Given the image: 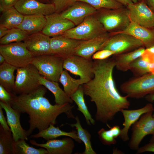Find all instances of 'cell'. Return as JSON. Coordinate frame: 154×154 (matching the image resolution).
<instances>
[{
  "label": "cell",
  "mask_w": 154,
  "mask_h": 154,
  "mask_svg": "<svg viewBox=\"0 0 154 154\" xmlns=\"http://www.w3.org/2000/svg\"><path fill=\"white\" fill-rule=\"evenodd\" d=\"M116 1L122 4L124 6L126 7L129 4L133 3L131 0H115Z\"/></svg>",
  "instance_id": "45"
},
{
  "label": "cell",
  "mask_w": 154,
  "mask_h": 154,
  "mask_svg": "<svg viewBox=\"0 0 154 154\" xmlns=\"http://www.w3.org/2000/svg\"><path fill=\"white\" fill-rule=\"evenodd\" d=\"M24 139L15 141V154H48L47 150L41 147L37 149L30 146Z\"/></svg>",
  "instance_id": "35"
},
{
  "label": "cell",
  "mask_w": 154,
  "mask_h": 154,
  "mask_svg": "<svg viewBox=\"0 0 154 154\" xmlns=\"http://www.w3.org/2000/svg\"><path fill=\"white\" fill-rule=\"evenodd\" d=\"M82 40L60 35L50 38V50L52 55L64 59L74 55L76 49Z\"/></svg>",
  "instance_id": "13"
},
{
  "label": "cell",
  "mask_w": 154,
  "mask_h": 154,
  "mask_svg": "<svg viewBox=\"0 0 154 154\" xmlns=\"http://www.w3.org/2000/svg\"><path fill=\"white\" fill-rule=\"evenodd\" d=\"M3 109L2 107L0 106V125L4 130L10 131H11L10 129L8 124L7 121H6L3 114Z\"/></svg>",
  "instance_id": "43"
},
{
  "label": "cell",
  "mask_w": 154,
  "mask_h": 154,
  "mask_svg": "<svg viewBox=\"0 0 154 154\" xmlns=\"http://www.w3.org/2000/svg\"><path fill=\"white\" fill-rule=\"evenodd\" d=\"M5 62V60L3 56L0 54V64H2Z\"/></svg>",
  "instance_id": "49"
},
{
  "label": "cell",
  "mask_w": 154,
  "mask_h": 154,
  "mask_svg": "<svg viewBox=\"0 0 154 154\" xmlns=\"http://www.w3.org/2000/svg\"><path fill=\"white\" fill-rule=\"evenodd\" d=\"M18 68L6 61L0 66V85L8 91L15 94L14 72Z\"/></svg>",
  "instance_id": "27"
},
{
  "label": "cell",
  "mask_w": 154,
  "mask_h": 154,
  "mask_svg": "<svg viewBox=\"0 0 154 154\" xmlns=\"http://www.w3.org/2000/svg\"><path fill=\"white\" fill-rule=\"evenodd\" d=\"M110 34L102 49L112 51L115 54L126 53L144 46L141 41L130 35L123 33Z\"/></svg>",
  "instance_id": "11"
},
{
  "label": "cell",
  "mask_w": 154,
  "mask_h": 154,
  "mask_svg": "<svg viewBox=\"0 0 154 154\" xmlns=\"http://www.w3.org/2000/svg\"><path fill=\"white\" fill-rule=\"evenodd\" d=\"M63 62L64 59L54 55H44L33 57L31 64L46 79L58 82L63 70Z\"/></svg>",
  "instance_id": "6"
},
{
  "label": "cell",
  "mask_w": 154,
  "mask_h": 154,
  "mask_svg": "<svg viewBox=\"0 0 154 154\" xmlns=\"http://www.w3.org/2000/svg\"><path fill=\"white\" fill-rule=\"evenodd\" d=\"M15 95V94L8 91L4 87L0 85V100L1 101L6 104L11 105L13 97Z\"/></svg>",
  "instance_id": "40"
},
{
  "label": "cell",
  "mask_w": 154,
  "mask_h": 154,
  "mask_svg": "<svg viewBox=\"0 0 154 154\" xmlns=\"http://www.w3.org/2000/svg\"><path fill=\"white\" fill-rule=\"evenodd\" d=\"M76 123L70 124L72 127H75L77 130L78 135L82 141L85 145V149L83 154H96V153L93 149L90 141L91 135L88 131L83 128L80 123V121L78 116L75 117Z\"/></svg>",
  "instance_id": "32"
},
{
  "label": "cell",
  "mask_w": 154,
  "mask_h": 154,
  "mask_svg": "<svg viewBox=\"0 0 154 154\" xmlns=\"http://www.w3.org/2000/svg\"><path fill=\"white\" fill-rule=\"evenodd\" d=\"M153 112L143 114L132 125V134L128 144L131 149L137 151L145 136L154 134V117L153 116Z\"/></svg>",
  "instance_id": "10"
},
{
  "label": "cell",
  "mask_w": 154,
  "mask_h": 154,
  "mask_svg": "<svg viewBox=\"0 0 154 154\" xmlns=\"http://www.w3.org/2000/svg\"><path fill=\"white\" fill-rule=\"evenodd\" d=\"M50 38L42 32H39L29 35L23 42L33 57L52 54L50 50Z\"/></svg>",
  "instance_id": "15"
},
{
  "label": "cell",
  "mask_w": 154,
  "mask_h": 154,
  "mask_svg": "<svg viewBox=\"0 0 154 154\" xmlns=\"http://www.w3.org/2000/svg\"><path fill=\"white\" fill-rule=\"evenodd\" d=\"M67 71L66 70H63L61 74L59 82L62 85L64 92L70 98L82 83L80 79H76L72 78Z\"/></svg>",
  "instance_id": "31"
},
{
  "label": "cell",
  "mask_w": 154,
  "mask_h": 154,
  "mask_svg": "<svg viewBox=\"0 0 154 154\" xmlns=\"http://www.w3.org/2000/svg\"><path fill=\"white\" fill-rule=\"evenodd\" d=\"M118 33H125L134 37L141 41L146 48L154 45V28H147L131 22L124 30Z\"/></svg>",
  "instance_id": "22"
},
{
  "label": "cell",
  "mask_w": 154,
  "mask_h": 154,
  "mask_svg": "<svg viewBox=\"0 0 154 154\" xmlns=\"http://www.w3.org/2000/svg\"><path fill=\"white\" fill-rule=\"evenodd\" d=\"M94 62L93 78L81 85L84 95L89 96L96 105V120L107 125L118 112L128 109L130 102L128 96H122L116 86L113 77L115 62L113 57L94 60Z\"/></svg>",
  "instance_id": "1"
},
{
  "label": "cell",
  "mask_w": 154,
  "mask_h": 154,
  "mask_svg": "<svg viewBox=\"0 0 154 154\" xmlns=\"http://www.w3.org/2000/svg\"><path fill=\"white\" fill-rule=\"evenodd\" d=\"M133 3H136L138 1L140 0H131Z\"/></svg>",
  "instance_id": "51"
},
{
  "label": "cell",
  "mask_w": 154,
  "mask_h": 154,
  "mask_svg": "<svg viewBox=\"0 0 154 154\" xmlns=\"http://www.w3.org/2000/svg\"><path fill=\"white\" fill-rule=\"evenodd\" d=\"M39 82L41 86H44L53 94L55 104L62 105L73 103L70 98L60 88L58 82L48 80L41 75L39 78Z\"/></svg>",
  "instance_id": "26"
},
{
  "label": "cell",
  "mask_w": 154,
  "mask_h": 154,
  "mask_svg": "<svg viewBox=\"0 0 154 154\" xmlns=\"http://www.w3.org/2000/svg\"><path fill=\"white\" fill-rule=\"evenodd\" d=\"M111 35L110 33L107 32L91 39L82 40L76 49L74 54L91 59L94 53L102 49Z\"/></svg>",
  "instance_id": "19"
},
{
  "label": "cell",
  "mask_w": 154,
  "mask_h": 154,
  "mask_svg": "<svg viewBox=\"0 0 154 154\" xmlns=\"http://www.w3.org/2000/svg\"><path fill=\"white\" fill-rule=\"evenodd\" d=\"M120 89L128 98L137 99L154 94V74L132 78L122 84Z\"/></svg>",
  "instance_id": "4"
},
{
  "label": "cell",
  "mask_w": 154,
  "mask_h": 154,
  "mask_svg": "<svg viewBox=\"0 0 154 154\" xmlns=\"http://www.w3.org/2000/svg\"><path fill=\"white\" fill-rule=\"evenodd\" d=\"M10 29L0 25V38L6 35Z\"/></svg>",
  "instance_id": "44"
},
{
  "label": "cell",
  "mask_w": 154,
  "mask_h": 154,
  "mask_svg": "<svg viewBox=\"0 0 154 154\" xmlns=\"http://www.w3.org/2000/svg\"><path fill=\"white\" fill-rule=\"evenodd\" d=\"M0 106L5 111L6 115L7 121L10 127L12 136L15 141L19 139L28 140L27 131L22 127L20 123L21 113L13 108L10 104L0 101Z\"/></svg>",
  "instance_id": "18"
},
{
  "label": "cell",
  "mask_w": 154,
  "mask_h": 154,
  "mask_svg": "<svg viewBox=\"0 0 154 154\" xmlns=\"http://www.w3.org/2000/svg\"><path fill=\"white\" fill-rule=\"evenodd\" d=\"M84 95L81 85L79 86L76 91L70 97V98L78 106L77 110L82 113L88 125H94L95 121L92 118L86 105L84 98Z\"/></svg>",
  "instance_id": "29"
},
{
  "label": "cell",
  "mask_w": 154,
  "mask_h": 154,
  "mask_svg": "<svg viewBox=\"0 0 154 154\" xmlns=\"http://www.w3.org/2000/svg\"><path fill=\"white\" fill-rule=\"evenodd\" d=\"M126 7L131 22L147 28H154V13L146 0H140Z\"/></svg>",
  "instance_id": "12"
},
{
  "label": "cell",
  "mask_w": 154,
  "mask_h": 154,
  "mask_svg": "<svg viewBox=\"0 0 154 154\" xmlns=\"http://www.w3.org/2000/svg\"><path fill=\"white\" fill-rule=\"evenodd\" d=\"M19 0H0V10H4L13 7Z\"/></svg>",
  "instance_id": "41"
},
{
  "label": "cell",
  "mask_w": 154,
  "mask_h": 154,
  "mask_svg": "<svg viewBox=\"0 0 154 154\" xmlns=\"http://www.w3.org/2000/svg\"><path fill=\"white\" fill-rule=\"evenodd\" d=\"M0 54L3 56L6 62L18 68L31 64L33 58L22 42L0 45Z\"/></svg>",
  "instance_id": "8"
},
{
  "label": "cell",
  "mask_w": 154,
  "mask_h": 154,
  "mask_svg": "<svg viewBox=\"0 0 154 154\" xmlns=\"http://www.w3.org/2000/svg\"><path fill=\"white\" fill-rule=\"evenodd\" d=\"M145 50L142 46L132 51L113 56L115 67L120 71L125 72L129 70L131 64L135 60L141 56Z\"/></svg>",
  "instance_id": "24"
},
{
  "label": "cell",
  "mask_w": 154,
  "mask_h": 154,
  "mask_svg": "<svg viewBox=\"0 0 154 154\" xmlns=\"http://www.w3.org/2000/svg\"><path fill=\"white\" fill-rule=\"evenodd\" d=\"M76 1V0H53L55 12H62Z\"/></svg>",
  "instance_id": "38"
},
{
  "label": "cell",
  "mask_w": 154,
  "mask_h": 154,
  "mask_svg": "<svg viewBox=\"0 0 154 154\" xmlns=\"http://www.w3.org/2000/svg\"><path fill=\"white\" fill-rule=\"evenodd\" d=\"M97 11L89 4L77 1L60 14L62 17L70 21L76 26L82 23L87 17L95 15Z\"/></svg>",
  "instance_id": "16"
},
{
  "label": "cell",
  "mask_w": 154,
  "mask_h": 154,
  "mask_svg": "<svg viewBox=\"0 0 154 154\" xmlns=\"http://www.w3.org/2000/svg\"><path fill=\"white\" fill-rule=\"evenodd\" d=\"M29 35L26 32L17 28L9 30L8 33L0 38L1 45H6L11 43L24 41Z\"/></svg>",
  "instance_id": "34"
},
{
  "label": "cell",
  "mask_w": 154,
  "mask_h": 154,
  "mask_svg": "<svg viewBox=\"0 0 154 154\" xmlns=\"http://www.w3.org/2000/svg\"><path fill=\"white\" fill-rule=\"evenodd\" d=\"M129 70L132 72L134 77L140 76L151 73L147 62L142 56L131 64Z\"/></svg>",
  "instance_id": "37"
},
{
  "label": "cell",
  "mask_w": 154,
  "mask_h": 154,
  "mask_svg": "<svg viewBox=\"0 0 154 154\" xmlns=\"http://www.w3.org/2000/svg\"><path fill=\"white\" fill-rule=\"evenodd\" d=\"M46 22L45 16L42 15H25L22 21L17 28L26 32L29 35L42 31Z\"/></svg>",
  "instance_id": "23"
},
{
  "label": "cell",
  "mask_w": 154,
  "mask_h": 154,
  "mask_svg": "<svg viewBox=\"0 0 154 154\" xmlns=\"http://www.w3.org/2000/svg\"><path fill=\"white\" fill-rule=\"evenodd\" d=\"M147 4L154 13V0H146Z\"/></svg>",
  "instance_id": "46"
},
{
  "label": "cell",
  "mask_w": 154,
  "mask_h": 154,
  "mask_svg": "<svg viewBox=\"0 0 154 154\" xmlns=\"http://www.w3.org/2000/svg\"><path fill=\"white\" fill-rule=\"evenodd\" d=\"M96 13L105 30L111 34L123 31L131 22L125 7L114 9H101L97 10Z\"/></svg>",
  "instance_id": "3"
},
{
  "label": "cell",
  "mask_w": 154,
  "mask_h": 154,
  "mask_svg": "<svg viewBox=\"0 0 154 154\" xmlns=\"http://www.w3.org/2000/svg\"><path fill=\"white\" fill-rule=\"evenodd\" d=\"M146 152L154 153V142H149L145 145L139 147L137 151L136 154H140Z\"/></svg>",
  "instance_id": "42"
},
{
  "label": "cell",
  "mask_w": 154,
  "mask_h": 154,
  "mask_svg": "<svg viewBox=\"0 0 154 154\" xmlns=\"http://www.w3.org/2000/svg\"><path fill=\"white\" fill-rule=\"evenodd\" d=\"M15 143L11 131L5 130L0 125V154H15Z\"/></svg>",
  "instance_id": "30"
},
{
  "label": "cell",
  "mask_w": 154,
  "mask_h": 154,
  "mask_svg": "<svg viewBox=\"0 0 154 154\" xmlns=\"http://www.w3.org/2000/svg\"><path fill=\"white\" fill-rule=\"evenodd\" d=\"M153 54V56H154V54Z\"/></svg>",
  "instance_id": "52"
},
{
  "label": "cell",
  "mask_w": 154,
  "mask_h": 154,
  "mask_svg": "<svg viewBox=\"0 0 154 154\" xmlns=\"http://www.w3.org/2000/svg\"><path fill=\"white\" fill-rule=\"evenodd\" d=\"M86 3L97 10L101 9H114L125 7L115 0H76Z\"/></svg>",
  "instance_id": "36"
},
{
  "label": "cell",
  "mask_w": 154,
  "mask_h": 154,
  "mask_svg": "<svg viewBox=\"0 0 154 154\" xmlns=\"http://www.w3.org/2000/svg\"><path fill=\"white\" fill-rule=\"evenodd\" d=\"M46 89L41 86L30 94L15 95L11 101V105L13 108L29 116L28 136L35 129L39 131L47 128L50 124H55L57 117L62 113H65L68 118H75L72 112L74 106L70 103L51 104L44 97Z\"/></svg>",
  "instance_id": "2"
},
{
  "label": "cell",
  "mask_w": 154,
  "mask_h": 154,
  "mask_svg": "<svg viewBox=\"0 0 154 154\" xmlns=\"http://www.w3.org/2000/svg\"><path fill=\"white\" fill-rule=\"evenodd\" d=\"M14 7L24 15H40L45 16L55 12L53 3H44L37 0H19Z\"/></svg>",
  "instance_id": "17"
},
{
  "label": "cell",
  "mask_w": 154,
  "mask_h": 154,
  "mask_svg": "<svg viewBox=\"0 0 154 154\" xmlns=\"http://www.w3.org/2000/svg\"></svg>",
  "instance_id": "53"
},
{
  "label": "cell",
  "mask_w": 154,
  "mask_h": 154,
  "mask_svg": "<svg viewBox=\"0 0 154 154\" xmlns=\"http://www.w3.org/2000/svg\"><path fill=\"white\" fill-rule=\"evenodd\" d=\"M72 138L66 137L61 139L47 140L45 143H39L33 140L30 142L32 145L45 149L48 154H71L74 147V143Z\"/></svg>",
  "instance_id": "21"
},
{
  "label": "cell",
  "mask_w": 154,
  "mask_h": 154,
  "mask_svg": "<svg viewBox=\"0 0 154 154\" xmlns=\"http://www.w3.org/2000/svg\"><path fill=\"white\" fill-rule=\"evenodd\" d=\"M0 17V25L11 29L17 28L22 21L24 15L14 7L2 11Z\"/></svg>",
  "instance_id": "28"
},
{
  "label": "cell",
  "mask_w": 154,
  "mask_h": 154,
  "mask_svg": "<svg viewBox=\"0 0 154 154\" xmlns=\"http://www.w3.org/2000/svg\"><path fill=\"white\" fill-rule=\"evenodd\" d=\"M149 142H154V134L152 135V136Z\"/></svg>",
  "instance_id": "50"
},
{
  "label": "cell",
  "mask_w": 154,
  "mask_h": 154,
  "mask_svg": "<svg viewBox=\"0 0 154 154\" xmlns=\"http://www.w3.org/2000/svg\"><path fill=\"white\" fill-rule=\"evenodd\" d=\"M45 17L46 22L42 32L50 37L62 35L75 26L71 21L62 17L60 13L55 12Z\"/></svg>",
  "instance_id": "14"
},
{
  "label": "cell",
  "mask_w": 154,
  "mask_h": 154,
  "mask_svg": "<svg viewBox=\"0 0 154 154\" xmlns=\"http://www.w3.org/2000/svg\"><path fill=\"white\" fill-rule=\"evenodd\" d=\"M146 99L148 101L153 102L154 101V94L148 95L145 96ZM154 117V113L153 114Z\"/></svg>",
  "instance_id": "47"
},
{
  "label": "cell",
  "mask_w": 154,
  "mask_h": 154,
  "mask_svg": "<svg viewBox=\"0 0 154 154\" xmlns=\"http://www.w3.org/2000/svg\"><path fill=\"white\" fill-rule=\"evenodd\" d=\"M109 127V129L106 130L104 128L101 129L98 132L99 138L104 145H110L115 144L117 143L116 139L119 137L121 131L120 127L115 125Z\"/></svg>",
  "instance_id": "33"
},
{
  "label": "cell",
  "mask_w": 154,
  "mask_h": 154,
  "mask_svg": "<svg viewBox=\"0 0 154 154\" xmlns=\"http://www.w3.org/2000/svg\"><path fill=\"white\" fill-rule=\"evenodd\" d=\"M16 70L14 89L15 94H30L41 86L39 82L41 75L32 64L18 68Z\"/></svg>",
  "instance_id": "5"
},
{
  "label": "cell",
  "mask_w": 154,
  "mask_h": 154,
  "mask_svg": "<svg viewBox=\"0 0 154 154\" xmlns=\"http://www.w3.org/2000/svg\"><path fill=\"white\" fill-rule=\"evenodd\" d=\"M94 61L91 59L73 55L64 59V69L80 77L82 84L86 83L94 77Z\"/></svg>",
  "instance_id": "9"
},
{
  "label": "cell",
  "mask_w": 154,
  "mask_h": 154,
  "mask_svg": "<svg viewBox=\"0 0 154 154\" xmlns=\"http://www.w3.org/2000/svg\"><path fill=\"white\" fill-rule=\"evenodd\" d=\"M145 49L149 52L154 54V45L149 48H145Z\"/></svg>",
  "instance_id": "48"
},
{
  "label": "cell",
  "mask_w": 154,
  "mask_h": 154,
  "mask_svg": "<svg viewBox=\"0 0 154 154\" xmlns=\"http://www.w3.org/2000/svg\"><path fill=\"white\" fill-rule=\"evenodd\" d=\"M62 136L70 137L79 143H80L82 141L75 131L66 132L60 129L58 126L55 127L54 125L52 124H50L47 128L39 131L38 133L31 135L30 137H42L47 140L55 139Z\"/></svg>",
  "instance_id": "25"
},
{
  "label": "cell",
  "mask_w": 154,
  "mask_h": 154,
  "mask_svg": "<svg viewBox=\"0 0 154 154\" xmlns=\"http://www.w3.org/2000/svg\"><path fill=\"white\" fill-rule=\"evenodd\" d=\"M115 54V53L110 50L104 49L99 50L92 56V58L94 60H104Z\"/></svg>",
  "instance_id": "39"
},
{
  "label": "cell",
  "mask_w": 154,
  "mask_h": 154,
  "mask_svg": "<svg viewBox=\"0 0 154 154\" xmlns=\"http://www.w3.org/2000/svg\"><path fill=\"white\" fill-rule=\"evenodd\" d=\"M106 32L95 15H93L87 17L80 24L62 35L76 40H86Z\"/></svg>",
  "instance_id": "7"
},
{
  "label": "cell",
  "mask_w": 154,
  "mask_h": 154,
  "mask_svg": "<svg viewBox=\"0 0 154 154\" xmlns=\"http://www.w3.org/2000/svg\"><path fill=\"white\" fill-rule=\"evenodd\" d=\"M122 110V113L124 118L123 123V127L121 129L119 137L123 142H126L129 139L128 131L131 127L137 121L143 114L151 112H153L154 108L151 103L147 104L145 106L139 109L128 110Z\"/></svg>",
  "instance_id": "20"
}]
</instances>
